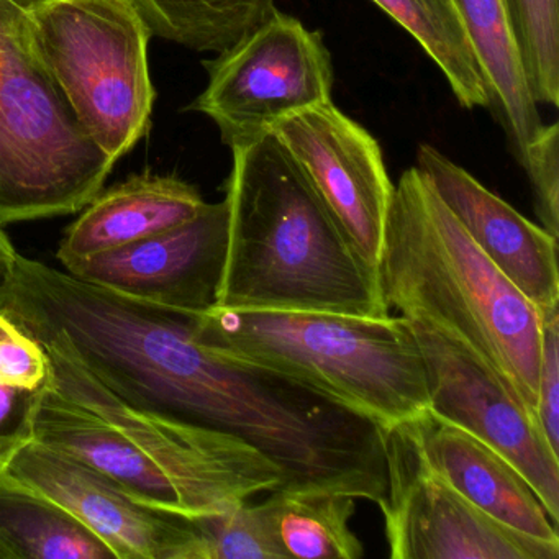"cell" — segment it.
Segmentation results:
<instances>
[{
    "instance_id": "obj_8",
    "label": "cell",
    "mask_w": 559,
    "mask_h": 559,
    "mask_svg": "<svg viewBox=\"0 0 559 559\" xmlns=\"http://www.w3.org/2000/svg\"><path fill=\"white\" fill-rule=\"evenodd\" d=\"M381 502L392 559H558V543L516 532L474 506L421 454L411 421L384 431Z\"/></svg>"
},
{
    "instance_id": "obj_26",
    "label": "cell",
    "mask_w": 559,
    "mask_h": 559,
    "mask_svg": "<svg viewBox=\"0 0 559 559\" xmlns=\"http://www.w3.org/2000/svg\"><path fill=\"white\" fill-rule=\"evenodd\" d=\"M41 391L0 388V467L34 438V414Z\"/></svg>"
},
{
    "instance_id": "obj_17",
    "label": "cell",
    "mask_w": 559,
    "mask_h": 559,
    "mask_svg": "<svg viewBox=\"0 0 559 559\" xmlns=\"http://www.w3.org/2000/svg\"><path fill=\"white\" fill-rule=\"evenodd\" d=\"M258 502L281 558L359 559L365 546L349 522L355 497L323 489L276 487Z\"/></svg>"
},
{
    "instance_id": "obj_25",
    "label": "cell",
    "mask_w": 559,
    "mask_h": 559,
    "mask_svg": "<svg viewBox=\"0 0 559 559\" xmlns=\"http://www.w3.org/2000/svg\"><path fill=\"white\" fill-rule=\"evenodd\" d=\"M535 414L549 447L559 454V306L543 312Z\"/></svg>"
},
{
    "instance_id": "obj_2",
    "label": "cell",
    "mask_w": 559,
    "mask_h": 559,
    "mask_svg": "<svg viewBox=\"0 0 559 559\" xmlns=\"http://www.w3.org/2000/svg\"><path fill=\"white\" fill-rule=\"evenodd\" d=\"M228 240L215 306L384 319L378 271L273 132L231 148Z\"/></svg>"
},
{
    "instance_id": "obj_18",
    "label": "cell",
    "mask_w": 559,
    "mask_h": 559,
    "mask_svg": "<svg viewBox=\"0 0 559 559\" xmlns=\"http://www.w3.org/2000/svg\"><path fill=\"white\" fill-rule=\"evenodd\" d=\"M0 559H117L80 520L0 467Z\"/></svg>"
},
{
    "instance_id": "obj_28",
    "label": "cell",
    "mask_w": 559,
    "mask_h": 559,
    "mask_svg": "<svg viewBox=\"0 0 559 559\" xmlns=\"http://www.w3.org/2000/svg\"><path fill=\"white\" fill-rule=\"evenodd\" d=\"M15 4L21 5L24 11H28V9L35 8V5L44 4L47 0H14Z\"/></svg>"
},
{
    "instance_id": "obj_11",
    "label": "cell",
    "mask_w": 559,
    "mask_h": 559,
    "mask_svg": "<svg viewBox=\"0 0 559 559\" xmlns=\"http://www.w3.org/2000/svg\"><path fill=\"white\" fill-rule=\"evenodd\" d=\"M286 146L359 257L379 273L394 185L379 143L332 100L277 123Z\"/></svg>"
},
{
    "instance_id": "obj_24",
    "label": "cell",
    "mask_w": 559,
    "mask_h": 559,
    "mask_svg": "<svg viewBox=\"0 0 559 559\" xmlns=\"http://www.w3.org/2000/svg\"><path fill=\"white\" fill-rule=\"evenodd\" d=\"M528 176L533 205L539 224L552 237H559V127L545 126L520 163Z\"/></svg>"
},
{
    "instance_id": "obj_14",
    "label": "cell",
    "mask_w": 559,
    "mask_h": 559,
    "mask_svg": "<svg viewBox=\"0 0 559 559\" xmlns=\"http://www.w3.org/2000/svg\"><path fill=\"white\" fill-rule=\"evenodd\" d=\"M408 421L428 466L457 492L497 522L559 545L558 525L502 454L430 408Z\"/></svg>"
},
{
    "instance_id": "obj_9",
    "label": "cell",
    "mask_w": 559,
    "mask_h": 559,
    "mask_svg": "<svg viewBox=\"0 0 559 559\" xmlns=\"http://www.w3.org/2000/svg\"><path fill=\"white\" fill-rule=\"evenodd\" d=\"M404 319L424 365L428 408L502 454L558 525L559 454L536 415L466 343L417 317Z\"/></svg>"
},
{
    "instance_id": "obj_22",
    "label": "cell",
    "mask_w": 559,
    "mask_h": 559,
    "mask_svg": "<svg viewBox=\"0 0 559 559\" xmlns=\"http://www.w3.org/2000/svg\"><path fill=\"white\" fill-rule=\"evenodd\" d=\"M207 559H283L257 503L247 502L225 512L199 515Z\"/></svg>"
},
{
    "instance_id": "obj_12",
    "label": "cell",
    "mask_w": 559,
    "mask_h": 559,
    "mask_svg": "<svg viewBox=\"0 0 559 559\" xmlns=\"http://www.w3.org/2000/svg\"><path fill=\"white\" fill-rule=\"evenodd\" d=\"M228 240L227 202L205 204L188 224L67 267L114 293L201 313L215 306Z\"/></svg>"
},
{
    "instance_id": "obj_4",
    "label": "cell",
    "mask_w": 559,
    "mask_h": 559,
    "mask_svg": "<svg viewBox=\"0 0 559 559\" xmlns=\"http://www.w3.org/2000/svg\"><path fill=\"white\" fill-rule=\"evenodd\" d=\"M191 319L205 348L307 385L382 430L428 408L424 365L404 317L212 307Z\"/></svg>"
},
{
    "instance_id": "obj_23",
    "label": "cell",
    "mask_w": 559,
    "mask_h": 559,
    "mask_svg": "<svg viewBox=\"0 0 559 559\" xmlns=\"http://www.w3.org/2000/svg\"><path fill=\"white\" fill-rule=\"evenodd\" d=\"M48 384L47 349L0 312V388L44 391Z\"/></svg>"
},
{
    "instance_id": "obj_13",
    "label": "cell",
    "mask_w": 559,
    "mask_h": 559,
    "mask_svg": "<svg viewBox=\"0 0 559 559\" xmlns=\"http://www.w3.org/2000/svg\"><path fill=\"white\" fill-rule=\"evenodd\" d=\"M415 168L493 266L539 312L559 306L558 238L433 146L418 148Z\"/></svg>"
},
{
    "instance_id": "obj_5",
    "label": "cell",
    "mask_w": 559,
    "mask_h": 559,
    "mask_svg": "<svg viewBox=\"0 0 559 559\" xmlns=\"http://www.w3.org/2000/svg\"><path fill=\"white\" fill-rule=\"evenodd\" d=\"M114 165L35 57L24 9L0 0V225L83 211Z\"/></svg>"
},
{
    "instance_id": "obj_16",
    "label": "cell",
    "mask_w": 559,
    "mask_h": 559,
    "mask_svg": "<svg viewBox=\"0 0 559 559\" xmlns=\"http://www.w3.org/2000/svg\"><path fill=\"white\" fill-rule=\"evenodd\" d=\"M477 64L483 71L497 120L502 123L519 163L545 129L530 90L506 0H454Z\"/></svg>"
},
{
    "instance_id": "obj_27",
    "label": "cell",
    "mask_w": 559,
    "mask_h": 559,
    "mask_svg": "<svg viewBox=\"0 0 559 559\" xmlns=\"http://www.w3.org/2000/svg\"><path fill=\"white\" fill-rule=\"evenodd\" d=\"M17 257L19 251L15 250L14 245L9 240L5 231L2 230V225H0V294L8 289L12 277H14Z\"/></svg>"
},
{
    "instance_id": "obj_6",
    "label": "cell",
    "mask_w": 559,
    "mask_h": 559,
    "mask_svg": "<svg viewBox=\"0 0 559 559\" xmlns=\"http://www.w3.org/2000/svg\"><path fill=\"white\" fill-rule=\"evenodd\" d=\"M28 44L87 135L122 158L155 103L148 28L127 0H47L25 11Z\"/></svg>"
},
{
    "instance_id": "obj_19",
    "label": "cell",
    "mask_w": 559,
    "mask_h": 559,
    "mask_svg": "<svg viewBox=\"0 0 559 559\" xmlns=\"http://www.w3.org/2000/svg\"><path fill=\"white\" fill-rule=\"evenodd\" d=\"M152 37L221 53L274 11L276 0H127Z\"/></svg>"
},
{
    "instance_id": "obj_7",
    "label": "cell",
    "mask_w": 559,
    "mask_h": 559,
    "mask_svg": "<svg viewBox=\"0 0 559 559\" xmlns=\"http://www.w3.org/2000/svg\"><path fill=\"white\" fill-rule=\"evenodd\" d=\"M217 55L202 63L209 86L189 110L214 120L230 150L332 100V58L322 35L277 9Z\"/></svg>"
},
{
    "instance_id": "obj_15",
    "label": "cell",
    "mask_w": 559,
    "mask_h": 559,
    "mask_svg": "<svg viewBox=\"0 0 559 559\" xmlns=\"http://www.w3.org/2000/svg\"><path fill=\"white\" fill-rule=\"evenodd\" d=\"M205 204L194 186L175 176H132L99 192L83 209L61 240L58 260L67 270L78 261L171 230L198 217Z\"/></svg>"
},
{
    "instance_id": "obj_3",
    "label": "cell",
    "mask_w": 559,
    "mask_h": 559,
    "mask_svg": "<svg viewBox=\"0 0 559 559\" xmlns=\"http://www.w3.org/2000/svg\"><path fill=\"white\" fill-rule=\"evenodd\" d=\"M379 280L389 309L466 343L535 414L543 312L493 266L417 168L394 186Z\"/></svg>"
},
{
    "instance_id": "obj_1",
    "label": "cell",
    "mask_w": 559,
    "mask_h": 559,
    "mask_svg": "<svg viewBox=\"0 0 559 559\" xmlns=\"http://www.w3.org/2000/svg\"><path fill=\"white\" fill-rule=\"evenodd\" d=\"M34 438L116 480L133 499L181 515L225 512L283 486L284 471L247 441L130 407L55 340Z\"/></svg>"
},
{
    "instance_id": "obj_10",
    "label": "cell",
    "mask_w": 559,
    "mask_h": 559,
    "mask_svg": "<svg viewBox=\"0 0 559 559\" xmlns=\"http://www.w3.org/2000/svg\"><path fill=\"white\" fill-rule=\"evenodd\" d=\"M2 469L63 507L117 559H207L199 515L139 502L106 474L35 438L19 447Z\"/></svg>"
},
{
    "instance_id": "obj_21",
    "label": "cell",
    "mask_w": 559,
    "mask_h": 559,
    "mask_svg": "<svg viewBox=\"0 0 559 559\" xmlns=\"http://www.w3.org/2000/svg\"><path fill=\"white\" fill-rule=\"evenodd\" d=\"M530 90L538 104H559V0H506Z\"/></svg>"
},
{
    "instance_id": "obj_20",
    "label": "cell",
    "mask_w": 559,
    "mask_h": 559,
    "mask_svg": "<svg viewBox=\"0 0 559 559\" xmlns=\"http://www.w3.org/2000/svg\"><path fill=\"white\" fill-rule=\"evenodd\" d=\"M421 45L466 109L489 107L486 81L454 0H372Z\"/></svg>"
}]
</instances>
